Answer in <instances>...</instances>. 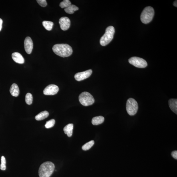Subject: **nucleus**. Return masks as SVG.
<instances>
[{"mask_svg":"<svg viewBox=\"0 0 177 177\" xmlns=\"http://www.w3.org/2000/svg\"><path fill=\"white\" fill-rule=\"evenodd\" d=\"M95 143L94 141H91L86 143L82 147V150L84 151H87L89 150L94 145Z\"/></svg>","mask_w":177,"mask_h":177,"instance_id":"nucleus-20","label":"nucleus"},{"mask_svg":"<svg viewBox=\"0 0 177 177\" xmlns=\"http://www.w3.org/2000/svg\"><path fill=\"white\" fill-rule=\"evenodd\" d=\"M55 166L53 163L48 161L42 164L39 167V174L40 177H50L54 171Z\"/></svg>","mask_w":177,"mask_h":177,"instance_id":"nucleus-2","label":"nucleus"},{"mask_svg":"<svg viewBox=\"0 0 177 177\" xmlns=\"http://www.w3.org/2000/svg\"><path fill=\"white\" fill-rule=\"evenodd\" d=\"M55 123V120L54 119L51 120L46 122L45 127L46 128L49 129L54 126Z\"/></svg>","mask_w":177,"mask_h":177,"instance_id":"nucleus-23","label":"nucleus"},{"mask_svg":"<svg viewBox=\"0 0 177 177\" xmlns=\"http://www.w3.org/2000/svg\"><path fill=\"white\" fill-rule=\"evenodd\" d=\"M36 1L39 5L43 7L47 5V3L46 0H37Z\"/></svg>","mask_w":177,"mask_h":177,"instance_id":"nucleus-25","label":"nucleus"},{"mask_svg":"<svg viewBox=\"0 0 177 177\" xmlns=\"http://www.w3.org/2000/svg\"><path fill=\"white\" fill-rule=\"evenodd\" d=\"M115 33V29L112 26H109L106 29L105 33L100 40V44L102 46L108 45L112 40Z\"/></svg>","mask_w":177,"mask_h":177,"instance_id":"nucleus-3","label":"nucleus"},{"mask_svg":"<svg viewBox=\"0 0 177 177\" xmlns=\"http://www.w3.org/2000/svg\"><path fill=\"white\" fill-rule=\"evenodd\" d=\"M33 100V98L31 94L28 93L25 97V101L26 103L28 105H31L32 104Z\"/></svg>","mask_w":177,"mask_h":177,"instance_id":"nucleus-22","label":"nucleus"},{"mask_svg":"<svg viewBox=\"0 0 177 177\" xmlns=\"http://www.w3.org/2000/svg\"><path fill=\"white\" fill-rule=\"evenodd\" d=\"M173 5L174 6L176 7H177V1H176L174 2V3H173Z\"/></svg>","mask_w":177,"mask_h":177,"instance_id":"nucleus-28","label":"nucleus"},{"mask_svg":"<svg viewBox=\"0 0 177 177\" xmlns=\"http://www.w3.org/2000/svg\"><path fill=\"white\" fill-rule=\"evenodd\" d=\"M79 100L82 105L87 106L92 105L95 102L94 97L90 93L84 92L79 95Z\"/></svg>","mask_w":177,"mask_h":177,"instance_id":"nucleus-5","label":"nucleus"},{"mask_svg":"<svg viewBox=\"0 0 177 177\" xmlns=\"http://www.w3.org/2000/svg\"><path fill=\"white\" fill-rule=\"evenodd\" d=\"M130 64L139 68H144L148 66L147 62L145 60L137 57H132L129 59Z\"/></svg>","mask_w":177,"mask_h":177,"instance_id":"nucleus-7","label":"nucleus"},{"mask_svg":"<svg viewBox=\"0 0 177 177\" xmlns=\"http://www.w3.org/2000/svg\"><path fill=\"white\" fill-rule=\"evenodd\" d=\"M11 56L14 61L17 63L20 64L24 63V58L20 53L18 52L14 53H12Z\"/></svg>","mask_w":177,"mask_h":177,"instance_id":"nucleus-12","label":"nucleus"},{"mask_svg":"<svg viewBox=\"0 0 177 177\" xmlns=\"http://www.w3.org/2000/svg\"><path fill=\"white\" fill-rule=\"evenodd\" d=\"M154 9L152 7L148 6L144 8L141 16V21L144 24L150 23L154 17Z\"/></svg>","mask_w":177,"mask_h":177,"instance_id":"nucleus-4","label":"nucleus"},{"mask_svg":"<svg viewBox=\"0 0 177 177\" xmlns=\"http://www.w3.org/2000/svg\"><path fill=\"white\" fill-rule=\"evenodd\" d=\"M2 22H3V21H2V20L1 19V18H0V31H1L2 29Z\"/></svg>","mask_w":177,"mask_h":177,"instance_id":"nucleus-27","label":"nucleus"},{"mask_svg":"<svg viewBox=\"0 0 177 177\" xmlns=\"http://www.w3.org/2000/svg\"><path fill=\"white\" fill-rule=\"evenodd\" d=\"M59 88L54 84L49 85L43 91V94L46 95H54L57 94Z\"/></svg>","mask_w":177,"mask_h":177,"instance_id":"nucleus-9","label":"nucleus"},{"mask_svg":"<svg viewBox=\"0 0 177 177\" xmlns=\"http://www.w3.org/2000/svg\"><path fill=\"white\" fill-rule=\"evenodd\" d=\"M74 125L73 124H69L65 126L64 129V131L65 134L67 136L70 137L73 134Z\"/></svg>","mask_w":177,"mask_h":177,"instance_id":"nucleus-15","label":"nucleus"},{"mask_svg":"<svg viewBox=\"0 0 177 177\" xmlns=\"http://www.w3.org/2000/svg\"><path fill=\"white\" fill-rule=\"evenodd\" d=\"M6 161L5 157L2 156L1 157V169L2 170L4 171L6 169Z\"/></svg>","mask_w":177,"mask_h":177,"instance_id":"nucleus-24","label":"nucleus"},{"mask_svg":"<svg viewBox=\"0 0 177 177\" xmlns=\"http://www.w3.org/2000/svg\"><path fill=\"white\" fill-rule=\"evenodd\" d=\"M43 26L48 31H51L52 29L53 23L52 22L44 21L43 22Z\"/></svg>","mask_w":177,"mask_h":177,"instance_id":"nucleus-19","label":"nucleus"},{"mask_svg":"<svg viewBox=\"0 0 177 177\" xmlns=\"http://www.w3.org/2000/svg\"><path fill=\"white\" fill-rule=\"evenodd\" d=\"M11 94L13 96L17 97L20 94V90L18 85L15 83L11 85L10 88Z\"/></svg>","mask_w":177,"mask_h":177,"instance_id":"nucleus-13","label":"nucleus"},{"mask_svg":"<svg viewBox=\"0 0 177 177\" xmlns=\"http://www.w3.org/2000/svg\"><path fill=\"white\" fill-rule=\"evenodd\" d=\"M71 5V2L69 0H64L60 3L59 6L62 8H66Z\"/></svg>","mask_w":177,"mask_h":177,"instance_id":"nucleus-21","label":"nucleus"},{"mask_svg":"<svg viewBox=\"0 0 177 177\" xmlns=\"http://www.w3.org/2000/svg\"><path fill=\"white\" fill-rule=\"evenodd\" d=\"M126 110L130 116L136 115L138 111V106L137 101L134 99L130 98L128 99L126 105Z\"/></svg>","mask_w":177,"mask_h":177,"instance_id":"nucleus-6","label":"nucleus"},{"mask_svg":"<svg viewBox=\"0 0 177 177\" xmlns=\"http://www.w3.org/2000/svg\"><path fill=\"white\" fill-rule=\"evenodd\" d=\"M59 23L60 28L63 31L68 30L70 26L71 21L67 17H62L60 18Z\"/></svg>","mask_w":177,"mask_h":177,"instance_id":"nucleus-10","label":"nucleus"},{"mask_svg":"<svg viewBox=\"0 0 177 177\" xmlns=\"http://www.w3.org/2000/svg\"><path fill=\"white\" fill-rule=\"evenodd\" d=\"M104 121V118L103 116H99L93 118L92 122L93 125H97L101 124L103 123Z\"/></svg>","mask_w":177,"mask_h":177,"instance_id":"nucleus-16","label":"nucleus"},{"mask_svg":"<svg viewBox=\"0 0 177 177\" xmlns=\"http://www.w3.org/2000/svg\"><path fill=\"white\" fill-rule=\"evenodd\" d=\"M24 46L26 52L28 54H31L33 49V43L30 37L28 36L25 38L24 42Z\"/></svg>","mask_w":177,"mask_h":177,"instance_id":"nucleus-11","label":"nucleus"},{"mask_svg":"<svg viewBox=\"0 0 177 177\" xmlns=\"http://www.w3.org/2000/svg\"><path fill=\"white\" fill-rule=\"evenodd\" d=\"M92 70L91 69L87 70L83 72H79L76 74L74 78L77 81H80L85 80L91 75Z\"/></svg>","mask_w":177,"mask_h":177,"instance_id":"nucleus-8","label":"nucleus"},{"mask_svg":"<svg viewBox=\"0 0 177 177\" xmlns=\"http://www.w3.org/2000/svg\"><path fill=\"white\" fill-rule=\"evenodd\" d=\"M52 49L55 54L63 57H68L73 53L71 47L67 44H55Z\"/></svg>","mask_w":177,"mask_h":177,"instance_id":"nucleus-1","label":"nucleus"},{"mask_svg":"<svg viewBox=\"0 0 177 177\" xmlns=\"http://www.w3.org/2000/svg\"><path fill=\"white\" fill-rule=\"evenodd\" d=\"M169 106L170 108L172 111L176 114H177V99H171L169 101Z\"/></svg>","mask_w":177,"mask_h":177,"instance_id":"nucleus-14","label":"nucleus"},{"mask_svg":"<svg viewBox=\"0 0 177 177\" xmlns=\"http://www.w3.org/2000/svg\"><path fill=\"white\" fill-rule=\"evenodd\" d=\"M173 157L176 159H177V151H173L171 153Z\"/></svg>","mask_w":177,"mask_h":177,"instance_id":"nucleus-26","label":"nucleus"},{"mask_svg":"<svg viewBox=\"0 0 177 177\" xmlns=\"http://www.w3.org/2000/svg\"><path fill=\"white\" fill-rule=\"evenodd\" d=\"M49 115V113L47 111L41 112L35 116V119L38 121H40L45 119L47 118Z\"/></svg>","mask_w":177,"mask_h":177,"instance_id":"nucleus-17","label":"nucleus"},{"mask_svg":"<svg viewBox=\"0 0 177 177\" xmlns=\"http://www.w3.org/2000/svg\"><path fill=\"white\" fill-rule=\"evenodd\" d=\"M79 8L74 5L71 4L67 8L64 9V11L70 14H72L74 13V11L78 10Z\"/></svg>","mask_w":177,"mask_h":177,"instance_id":"nucleus-18","label":"nucleus"}]
</instances>
